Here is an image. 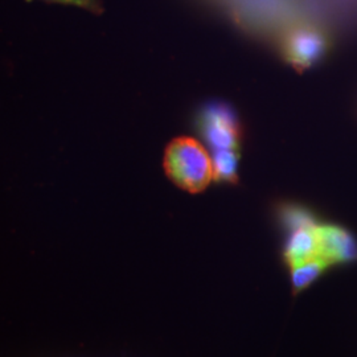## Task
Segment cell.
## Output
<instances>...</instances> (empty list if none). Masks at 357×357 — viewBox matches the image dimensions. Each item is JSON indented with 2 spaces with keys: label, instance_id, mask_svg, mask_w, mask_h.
I'll return each mask as SVG.
<instances>
[{
  "label": "cell",
  "instance_id": "obj_1",
  "mask_svg": "<svg viewBox=\"0 0 357 357\" xmlns=\"http://www.w3.org/2000/svg\"><path fill=\"white\" fill-rule=\"evenodd\" d=\"M168 178L190 193L204 191L213 178V160L200 142L183 137L171 142L165 155Z\"/></svg>",
  "mask_w": 357,
  "mask_h": 357
},
{
  "label": "cell",
  "instance_id": "obj_2",
  "mask_svg": "<svg viewBox=\"0 0 357 357\" xmlns=\"http://www.w3.org/2000/svg\"><path fill=\"white\" fill-rule=\"evenodd\" d=\"M327 35L318 26L305 24L293 28L282 43V54L286 63L299 73L315 64L328 48Z\"/></svg>",
  "mask_w": 357,
  "mask_h": 357
},
{
  "label": "cell",
  "instance_id": "obj_3",
  "mask_svg": "<svg viewBox=\"0 0 357 357\" xmlns=\"http://www.w3.org/2000/svg\"><path fill=\"white\" fill-rule=\"evenodd\" d=\"M200 128L215 151L238 149L240 126L228 106L216 103L205 107L200 115Z\"/></svg>",
  "mask_w": 357,
  "mask_h": 357
},
{
  "label": "cell",
  "instance_id": "obj_4",
  "mask_svg": "<svg viewBox=\"0 0 357 357\" xmlns=\"http://www.w3.org/2000/svg\"><path fill=\"white\" fill-rule=\"evenodd\" d=\"M319 257L331 265L357 258V245L347 230L336 225H319Z\"/></svg>",
  "mask_w": 357,
  "mask_h": 357
},
{
  "label": "cell",
  "instance_id": "obj_5",
  "mask_svg": "<svg viewBox=\"0 0 357 357\" xmlns=\"http://www.w3.org/2000/svg\"><path fill=\"white\" fill-rule=\"evenodd\" d=\"M318 227L319 225L294 230L293 236L284 250V259L290 268H295L312 258L319 257Z\"/></svg>",
  "mask_w": 357,
  "mask_h": 357
},
{
  "label": "cell",
  "instance_id": "obj_6",
  "mask_svg": "<svg viewBox=\"0 0 357 357\" xmlns=\"http://www.w3.org/2000/svg\"><path fill=\"white\" fill-rule=\"evenodd\" d=\"M330 266H331V264L327 259H324L321 257H317L302 265L291 268L294 294L303 291L319 277L324 270H327Z\"/></svg>",
  "mask_w": 357,
  "mask_h": 357
},
{
  "label": "cell",
  "instance_id": "obj_7",
  "mask_svg": "<svg viewBox=\"0 0 357 357\" xmlns=\"http://www.w3.org/2000/svg\"><path fill=\"white\" fill-rule=\"evenodd\" d=\"M213 160V178L222 181H237V150H216Z\"/></svg>",
  "mask_w": 357,
  "mask_h": 357
},
{
  "label": "cell",
  "instance_id": "obj_8",
  "mask_svg": "<svg viewBox=\"0 0 357 357\" xmlns=\"http://www.w3.org/2000/svg\"><path fill=\"white\" fill-rule=\"evenodd\" d=\"M282 217L284 224L290 229L296 230L299 228H306V227H315L318 225L315 218L311 216L308 212L302 208H295V206H287L283 209Z\"/></svg>",
  "mask_w": 357,
  "mask_h": 357
},
{
  "label": "cell",
  "instance_id": "obj_9",
  "mask_svg": "<svg viewBox=\"0 0 357 357\" xmlns=\"http://www.w3.org/2000/svg\"><path fill=\"white\" fill-rule=\"evenodd\" d=\"M26 1H33V0H26ZM45 3H53V4H63V6H75L79 7L85 11L94 13V15H102L105 13L102 0H40Z\"/></svg>",
  "mask_w": 357,
  "mask_h": 357
}]
</instances>
